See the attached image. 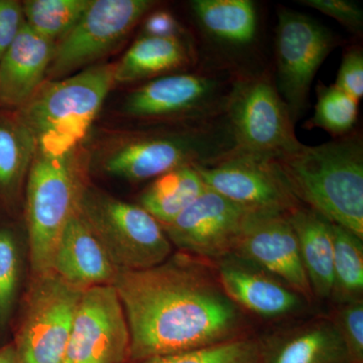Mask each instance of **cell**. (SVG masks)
Here are the masks:
<instances>
[{
  "mask_svg": "<svg viewBox=\"0 0 363 363\" xmlns=\"http://www.w3.org/2000/svg\"><path fill=\"white\" fill-rule=\"evenodd\" d=\"M154 6L150 0H91L80 21L56 45L45 76L60 80L101 58Z\"/></svg>",
  "mask_w": 363,
  "mask_h": 363,
  "instance_id": "obj_10",
  "label": "cell"
},
{
  "mask_svg": "<svg viewBox=\"0 0 363 363\" xmlns=\"http://www.w3.org/2000/svg\"><path fill=\"white\" fill-rule=\"evenodd\" d=\"M337 45V37L311 16L285 7L279 9L274 85L294 124L307 111L313 80Z\"/></svg>",
  "mask_w": 363,
  "mask_h": 363,
  "instance_id": "obj_9",
  "label": "cell"
},
{
  "mask_svg": "<svg viewBox=\"0 0 363 363\" xmlns=\"http://www.w3.org/2000/svg\"><path fill=\"white\" fill-rule=\"evenodd\" d=\"M314 116L305 123L308 130L321 128L334 138L352 133L358 117L359 101L335 85L317 86Z\"/></svg>",
  "mask_w": 363,
  "mask_h": 363,
  "instance_id": "obj_27",
  "label": "cell"
},
{
  "mask_svg": "<svg viewBox=\"0 0 363 363\" xmlns=\"http://www.w3.org/2000/svg\"><path fill=\"white\" fill-rule=\"evenodd\" d=\"M333 238V291L341 303L362 298L363 245L362 238L343 227L331 223Z\"/></svg>",
  "mask_w": 363,
  "mask_h": 363,
  "instance_id": "obj_24",
  "label": "cell"
},
{
  "mask_svg": "<svg viewBox=\"0 0 363 363\" xmlns=\"http://www.w3.org/2000/svg\"><path fill=\"white\" fill-rule=\"evenodd\" d=\"M133 363H264V341L253 335Z\"/></svg>",
  "mask_w": 363,
  "mask_h": 363,
  "instance_id": "obj_26",
  "label": "cell"
},
{
  "mask_svg": "<svg viewBox=\"0 0 363 363\" xmlns=\"http://www.w3.org/2000/svg\"><path fill=\"white\" fill-rule=\"evenodd\" d=\"M90 4L91 0H28L21 6L26 25L55 43L70 32Z\"/></svg>",
  "mask_w": 363,
  "mask_h": 363,
  "instance_id": "obj_25",
  "label": "cell"
},
{
  "mask_svg": "<svg viewBox=\"0 0 363 363\" xmlns=\"http://www.w3.org/2000/svg\"><path fill=\"white\" fill-rule=\"evenodd\" d=\"M143 33L150 37L183 39L184 30L173 14L168 11H159L147 16L143 23Z\"/></svg>",
  "mask_w": 363,
  "mask_h": 363,
  "instance_id": "obj_33",
  "label": "cell"
},
{
  "mask_svg": "<svg viewBox=\"0 0 363 363\" xmlns=\"http://www.w3.org/2000/svg\"><path fill=\"white\" fill-rule=\"evenodd\" d=\"M234 255L269 272L312 302L314 295L288 213L250 212Z\"/></svg>",
  "mask_w": 363,
  "mask_h": 363,
  "instance_id": "obj_14",
  "label": "cell"
},
{
  "mask_svg": "<svg viewBox=\"0 0 363 363\" xmlns=\"http://www.w3.org/2000/svg\"><path fill=\"white\" fill-rule=\"evenodd\" d=\"M336 87L359 101L363 96V52L359 45L346 50L339 68Z\"/></svg>",
  "mask_w": 363,
  "mask_h": 363,
  "instance_id": "obj_31",
  "label": "cell"
},
{
  "mask_svg": "<svg viewBox=\"0 0 363 363\" xmlns=\"http://www.w3.org/2000/svg\"><path fill=\"white\" fill-rule=\"evenodd\" d=\"M56 44L23 23L0 58V104L21 107L39 90Z\"/></svg>",
  "mask_w": 363,
  "mask_h": 363,
  "instance_id": "obj_16",
  "label": "cell"
},
{
  "mask_svg": "<svg viewBox=\"0 0 363 363\" xmlns=\"http://www.w3.org/2000/svg\"><path fill=\"white\" fill-rule=\"evenodd\" d=\"M250 212L206 188L175 220L162 225L181 252L215 264L235 253Z\"/></svg>",
  "mask_w": 363,
  "mask_h": 363,
  "instance_id": "obj_13",
  "label": "cell"
},
{
  "mask_svg": "<svg viewBox=\"0 0 363 363\" xmlns=\"http://www.w3.org/2000/svg\"><path fill=\"white\" fill-rule=\"evenodd\" d=\"M23 6L14 0H0V58L25 23Z\"/></svg>",
  "mask_w": 363,
  "mask_h": 363,
  "instance_id": "obj_32",
  "label": "cell"
},
{
  "mask_svg": "<svg viewBox=\"0 0 363 363\" xmlns=\"http://www.w3.org/2000/svg\"><path fill=\"white\" fill-rule=\"evenodd\" d=\"M35 150V138L18 117L0 116V204L18 200Z\"/></svg>",
  "mask_w": 363,
  "mask_h": 363,
  "instance_id": "obj_23",
  "label": "cell"
},
{
  "mask_svg": "<svg viewBox=\"0 0 363 363\" xmlns=\"http://www.w3.org/2000/svg\"><path fill=\"white\" fill-rule=\"evenodd\" d=\"M83 291L54 272L33 279L13 343L20 363H64Z\"/></svg>",
  "mask_w": 363,
  "mask_h": 363,
  "instance_id": "obj_8",
  "label": "cell"
},
{
  "mask_svg": "<svg viewBox=\"0 0 363 363\" xmlns=\"http://www.w3.org/2000/svg\"><path fill=\"white\" fill-rule=\"evenodd\" d=\"M76 212L118 272L159 266L173 252V245L161 224L140 205L86 186Z\"/></svg>",
  "mask_w": 363,
  "mask_h": 363,
  "instance_id": "obj_5",
  "label": "cell"
},
{
  "mask_svg": "<svg viewBox=\"0 0 363 363\" xmlns=\"http://www.w3.org/2000/svg\"><path fill=\"white\" fill-rule=\"evenodd\" d=\"M194 167L174 169L155 179L140 196V206L161 225L175 220L206 190Z\"/></svg>",
  "mask_w": 363,
  "mask_h": 363,
  "instance_id": "obj_22",
  "label": "cell"
},
{
  "mask_svg": "<svg viewBox=\"0 0 363 363\" xmlns=\"http://www.w3.org/2000/svg\"><path fill=\"white\" fill-rule=\"evenodd\" d=\"M64 363H130V329L113 286L83 291Z\"/></svg>",
  "mask_w": 363,
  "mask_h": 363,
  "instance_id": "obj_12",
  "label": "cell"
},
{
  "mask_svg": "<svg viewBox=\"0 0 363 363\" xmlns=\"http://www.w3.org/2000/svg\"><path fill=\"white\" fill-rule=\"evenodd\" d=\"M233 152L278 161L303 145L271 77L238 73L225 109Z\"/></svg>",
  "mask_w": 363,
  "mask_h": 363,
  "instance_id": "obj_7",
  "label": "cell"
},
{
  "mask_svg": "<svg viewBox=\"0 0 363 363\" xmlns=\"http://www.w3.org/2000/svg\"><path fill=\"white\" fill-rule=\"evenodd\" d=\"M23 257L18 238L11 229L0 228V335L13 320L21 290Z\"/></svg>",
  "mask_w": 363,
  "mask_h": 363,
  "instance_id": "obj_28",
  "label": "cell"
},
{
  "mask_svg": "<svg viewBox=\"0 0 363 363\" xmlns=\"http://www.w3.org/2000/svg\"><path fill=\"white\" fill-rule=\"evenodd\" d=\"M194 168L207 188L247 211L289 213L303 205L277 161L233 150L218 161Z\"/></svg>",
  "mask_w": 363,
  "mask_h": 363,
  "instance_id": "obj_11",
  "label": "cell"
},
{
  "mask_svg": "<svg viewBox=\"0 0 363 363\" xmlns=\"http://www.w3.org/2000/svg\"><path fill=\"white\" fill-rule=\"evenodd\" d=\"M297 236L301 259L314 297L326 300L333 291L334 247L331 223L309 207L288 213Z\"/></svg>",
  "mask_w": 363,
  "mask_h": 363,
  "instance_id": "obj_19",
  "label": "cell"
},
{
  "mask_svg": "<svg viewBox=\"0 0 363 363\" xmlns=\"http://www.w3.org/2000/svg\"><path fill=\"white\" fill-rule=\"evenodd\" d=\"M193 58L190 45L181 38L143 35L114 66V79L130 83L161 77L192 65Z\"/></svg>",
  "mask_w": 363,
  "mask_h": 363,
  "instance_id": "obj_20",
  "label": "cell"
},
{
  "mask_svg": "<svg viewBox=\"0 0 363 363\" xmlns=\"http://www.w3.org/2000/svg\"><path fill=\"white\" fill-rule=\"evenodd\" d=\"M52 271L77 288L112 285L118 271L76 212L60 236Z\"/></svg>",
  "mask_w": 363,
  "mask_h": 363,
  "instance_id": "obj_17",
  "label": "cell"
},
{
  "mask_svg": "<svg viewBox=\"0 0 363 363\" xmlns=\"http://www.w3.org/2000/svg\"><path fill=\"white\" fill-rule=\"evenodd\" d=\"M114 82V66L105 64L40 86L16 116L35 138V150L56 155L73 152L87 135Z\"/></svg>",
  "mask_w": 363,
  "mask_h": 363,
  "instance_id": "obj_3",
  "label": "cell"
},
{
  "mask_svg": "<svg viewBox=\"0 0 363 363\" xmlns=\"http://www.w3.org/2000/svg\"><path fill=\"white\" fill-rule=\"evenodd\" d=\"M238 74L231 69L215 67L152 79L126 97L123 112L143 121L213 123L225 116Z\"/></svg>",
  "mask_w": 363,
  "mask_h": 363,
  "instance_id": "obj_6",
  "label": "cell"
},
{
  "mask_svg": "<svg viewBox=\"0 0 363 363\" xmlns=\"http://www.w3.org/2000/svg\"><path fill=\"white\" fill-rule=\"evenodd\" d=\"M350 363H363V301L341 303L331 318Z\"/></svg>",
  "mask_w": 363,
  "mask_h": 363,
  "instance_id": "obj_29",
  "label": "cell"
},
{
  "mask_svg": "<svg viewBox=\"0 0 363 363\" xmlns=\"http://www.w3.org/2000/svg\"><path fill=\"white\" fill-rule=\"evenodd\" d=\"M298 201L363 240V143L359 133L278 160Z\"/></svg>",
  "mask_w": 363,
  "mask_h": 363,
  "instance_id": "obj_2",
  "label": "cell"
},
{
  "mask_svg": "<svg viewBox=\"0 0 363 363\" xmlns=\"http://www.w3.org/2000/svg\"><path fill=\"white\" fill-rule=\"evenodd\" d=\"M210 264L180 252L159 266L117 274L112 286L128 320L130 363L250 335L247 316Z\"/></svg>",
  "mask_w": 363,
  "mask_h": 363,
  "instance_id": "obj_1",
  "label": "cell"
},
{
  "mask_svg": "<svg viewBox=\"0 0 363 363\" xmlns=\"http://www.w3.org/2000/svg\"><path fill=\"white\" fill-rule=\"evenodd\" d=\"M262 341L264 363H350L330 319L312 320Z\"/></svg>",
  "mask_w": 363,
  "mask_h": 363,
  "instance_id": "obj_18",
  "label": "cell"
},
{
  "mask_svg": "<svg viewBox=\"0 0 363 363\" xmlns=\"http://www.w3.org/2000/svg\"><path fill=\"white\" fill-rule=\"evenodd\" d=\"M300 4L330 16L351 33L357 35L362 33L363 11L355 2L350 0H302Z\"/></svg>",
  "mask_w": 363,
  "mask_h": 363,
  "instance_id": "obj_30",
  "label": "cell"
},
{
  "mask_svg": "<svg viewBox=\"0 0 363 363\" xmlns=\"http://www.w3.org/2000/svg\"><path fill=\"white\" fill-rule=\"evenodd\" d=\"M69 154L35 150L26 177V220L33 278L52 272V259L67 222L86 188Z\"/></svg>",
  "mask_w": 363,
  "mask_h": 363,
  "instance_id": "obj_4",
  "label": "cell"
},
{
  "mask_svg": "<svg viewBox=\"0 0 363 363\" xmlns=\"http://www.w3.org/2000/svg\"><path fill=\"white\" fill-rule=\"evenodd\" d=\"M214 267L224 292L242 311L272 319L302 307L303 298L290 286L247 260L231 255Z\"/></svg>",
  "mask_w": 363,
  "mask_h": 363,
  "instance_id": "obj_15",
  "label": "cell"
},
{
  "mask_svg": "<svg viewBox=\"0 0 363 363\" xmlns=\"http://www.w3.org/2000/svg\"><path fill=\"white\" fill-rule=\"evenodd\" d=\"M0 363H20L13 343L0 347Z\"/></svg>",
  "mask_w": 363,
  "mask_h": 363,
  "instance_id": "obj_34",
  "label": "cell"
},
{
  "mask_svg": "<svg viewBox=\"0 0 363 363\" xmlns=\"http://www.w3.org/2000/svg\"><path fill=\"white\" fill-rule=\"evenodd\" d=\"M191 9L203 32L221 44L245 47L259 30L257 6L250 0H194Z\"/></svg>",
  "mask_w": 363,
  "mask_h": 363,
  "instance_id": "obj_21",
  "label": "cell"
}]
</instances>
